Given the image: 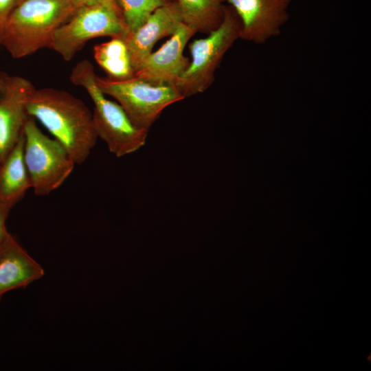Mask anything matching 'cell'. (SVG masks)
Wrapping results in <instances>:
<instances>
[{
	"label": "cell",
	"mask_w": 371,
	"mask_h": 371,
	"mask_svg": "<svg viewBox=\"0 0 371 371\" xmlns=\"http://www.w3.org/2000/svg\"><path fill=\"white\" fill-rule=\"evenodd\" d=\"M26 109L28 115L67 149L76 164L86 161L98 137L92 112L81 100L64 90L34 88Z\"/></svg>",
	"instance_id": "cell-1"
},
{
	"label": "cell",
	"mask_w": 371,
	"mask_h": 371,
	"mask_svg": "<svg viewBox=\"0 0 371 371\" xmlns=\"http://www.w3.org/2000/svg\"><path fill=\"white\" fill-rule=\"evenodd\" d=\"M76 8L71 0H23L0 30V44L14 58L49 47L56 30Z\"/></svg>",
	"instance_id": "cell-2"
},
{
	"label": "cell",
	"mask_w": 371,
	"mask_h": 371,
	"mask_svg": "<svg viewBox=\"0 0 371 371\" xmlns=\"http://www.w3.org/2000/svg\"><path fill=\"white\" fill-rule=\"evenodd\" d=\"M96 76L91 63L84 59L74 66L69 80L86 90L93 102V121L98 137L117 157L137 151L145 144L148 131L135 125L117 102L105 96L95 82Z\"/></svg>",
	"instance_id": "cell-3"
},
{
	"label": "cell",
	"mask_w": 371,
	"mask_h": 371,
	"mask_svg": "<svg viewBox=\"0 0 371 371\" xmlns=\"http://www.w3.org/2000/svg\"><path fill=\"white\" fill-rule=\"evenodd\" d=\"M128 29L115 0H100L78 8L54 32L49 48L71 60L91 39L125 36Z\"/></svg>",
	"instance_id": "cell-4"
},
{
	"label": "cell",
	"mask_w": 371,
	"mask_h": 371,
	"mask_svg": "<svg viewBox=\"0 0 371 371\" xmlns=\"http://www.w3.org/2000/svg\"><path fill=\"white\" fill-rule=\"evenodd\" d=\"M240 22L234 9L225 6L221 25L207 37L190 43L192 60L174 85L184 98L203 92L212 84L224 55L240 38Z\"/></svg>",
	"instance_id": "cell-5"
},
{
	"label": "cell",
	"mask_w": 371,
	"mask_h": 371,
	"mask_svg": "<svg viewBox=\"0 0 371 371\" xmlns=\"http://www.w3.org/2000/svg\"><path fill=\"white\" fill-rule=\"evenodd\" d=\"M23 134L24 160L32 188L36 196L47 195L66 181L76 164L67 149L46 135L32 117L25 124Z\"/></svg>",
	"instance_id": "cell-6"
},
{
	"label": "cell",
	"mask_w": 371,
	"mask_h": 371,
	"mask_svg": "<svg viewBox=\"0 0 371 371\" xmlns=\"http://www.w3.org/2000/svg\"><path fill=\"white\" fill-rule=\"evenodd\" d=\"M100 90L113 98L137 127L148 131L168 106L185 98L170 85H156L135 76L123 80L96 76Z\"/></svg>",
	"instance_id": "cell-7"
},
{
	"label": "cell",
	"mask_w": 371,
	"mask_h": 371,
	"mask_svg": "<svg viewBox=\"0 0 371 371\" xmlns=\"http://www.w3.org/2000/svg\"><path fill=\"white\" fill-rule=\"evenodd\" d=\"M239 18L240 38L265 43L280 34L287 21L291 0H225Z\"/></svg>",
	"instance_id": "cell-8"
},
{
	"label": "cell",
	"mask_w": 371,
	"mask_h": 371,
	"mask_svg": "<svg viewBox=\"0 0 371 371\" xmlns=\"http://www.w3.org/2000/svg\"><path fill=\"white\" fill-rule=\"evenodd\" d=\"M196 32L184 23L158 50L151 52L135 71L134 76L156 85H175L190 65L183 49Z\"/></svg>",
	"instance_id": "cell-9"
},
{
	"label": "cell",
	"mask_w": 371,
	"mask_h": 371,
	"mask_svg": "<svg viewBox=\"0 0 371 371\" xmlns=\"http://www.w3.org/2000/svg\"><path fill=\"white\" fill-rule=\"evenodd\" d=\"M27 79L10 76L0 96V165L23 134L30 117L27 112V99L34 89Z\"/></svg>",
	"instance_id": "cell-10"
},
{
	"label": "cell",
	"mask_w": 371,
	"mask_h": 371,
	"mask_svg": "<svg viewBox=\"0 0 371 371\" xmlns=\"http://www.w3.org/2000/svg\"><path fill=\"white\" fill-rule=\"evenodd\" d=\"M183 22L178 3L170 1L157 8L139 27L124 36L134 71L152 52L157 41L172 36Z\"/></svg>",
	"instance_id": "cell-11"
},
{
	"label": "cell",
	"mask_w": 371,
	"mask_h": 371,
	"mask_svg": "<svg viewBox=\"0 0 371 371\" xmlns=\"http://www.w3.org/2000/svg\"><path fill=\"white\" fill-rule=\"evenodd\" d=\"M44 274L41 265L10 234L0 250V300L6 293L25 288Z\"/></svg>",
	"instance_id": "cell-12"
},
{
	"label": "cell",
	"mask_w": 371,
	"mask_h": 371,
	"mask_svg": "<svg viewBox=\"0 0 371 371\" xmlns=\"http://www.w3.org/2000/svg\"><path fill=\"white\" fill-rule=\"evenodd\" d=\"M24 134L0 165V201L13 207L32 188L23 155Z\"/></svg>",
	"instance_id": "cell-13"
},
{
	"label": "cell",
	"mask_w": 371,
	"mask_h": 371,
	"mask_svg": "<svg viewBox=\"0 0 371 371\" xmlns=\"http://www.w3.org/2000/svg\"><path fill=\"white\" fill-rule=\"evenodd\" d=\"M93 57L111 78L123 80L134 76L135 71L124 36L113 37L107 42L95 45Z\"/></svg>",
	"instance_id": "cell-14"
},
{
	"label": "cell",
	"mask_w": 371,
	"mask_h": 371,
	"mask_svg": "<svg viewBox=\"0 0 371 371\" xmlns=\"http://www.w3.org/2000/svg\"><path fill=\"white\" fill-rule=\"evenodd\" d=\"M184 23L196 32L209 34L222 23L225 0H176Z\"/></svg>",
	"instance_id": "cell-15"
},
{
	"label": "cell",
	"mask_w": 371,
	"mask_h": 371,
	"mask_svg": "<svg viewBox=\"0 0 371 371\" xmlns=\"http://www.w3.org/2000/svg\"><path fill=\"white\" fill-rule=\"evenodd\" d=\"M128 29L137 30L159 8L170 0H115Z\"/></svg>",
	"instance_id": "cell-16"
},
{
	"label": "cell",
	"mask_w": 371,
	"mask_h": 371,
	"mask_svg": "<svg viewBox=\"0 0 371 371\" xmlns=\"http://www.w3.org/2000/svg\"><path fill=\"white\" fill-rule=\"evenodd\" d=\"M12 207L0 201V250L10 236L6 228V221Z\"/></svg>",
	"instance_id": "cell-17"
},
{
	"label": "cell",
	"mask_w": 371,
	"mask_h": 371,
	"mask_svg": "<svg viewBox=\"0 0 371 371\" xmlns=\"http://www.w3.org/2000/svg\"><path fill=\"white\" fill-rule=\"evenodd\" d=\"M23 0H0V30L6 19Z\"/></svg>",
	"instance_id": "cell-18"
},
{
	"label": "cell",
	"mask_w": 371,
	"mask_h": 371,
	"mask_svg": "<svg viewBox=\"0 0 371 371\" xmlns=\"http://www.w3.org/2000/svg\"><path fill=\"white\" fill-rule=\"evenodd\" d=\"M100 0H71V2L74 5V6L76 8V10L82 6L90 5L92 3H94L95 2H98Z\"/></svg>",
	"instance_id": "cell-19"
},
{
	"label": "cell",
	"mask_w": 371,
	"mask_h": 371,
	"mask_svg": "<svg viewBox=\"0 0 371 371\" xmlns=\"http://www.w3.org/2000/svg\"><path fill=\"white\" fill-rule=\"evenodd\" d=\"M9 76L0 71V96L3 93Z\"/></svg>",
	"instance_id": "cell-20"
}]
</instances>
